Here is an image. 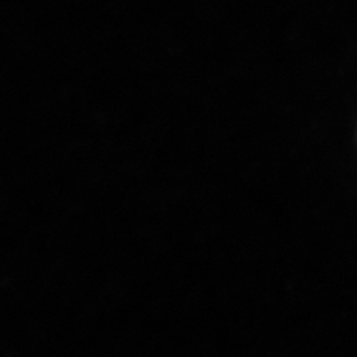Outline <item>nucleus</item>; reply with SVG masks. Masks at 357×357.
<instances>
[]
</instances>
